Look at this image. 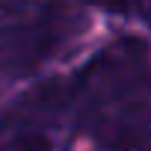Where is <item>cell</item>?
<instances>
[{
	"mask_svg": "<svg viewBox=\"0 0 151 151\" xmlns=\"http://www.w3.org/2000/svg\"><path fill=\"white\" fill-rule=\"evenodd\" d=\"M74 130L98 151H151V53L145 36H119L71 74Z\"/></svg>",
	"mask_w": 151,
	"mask_h": 151,
	"instance_id": "cell-1",
	"label": "cell"
},
{
	"mask_svg": "<svg viewBox=\"0 0 151 151\" xmlns=\"http://www.w3.org/2000/svg\"><path fill=\"white\" fill-rule=\"evenodd\" d=\"M74 130V83L47 77L0 113V151H59Z\"/></svg>",
	"mask_w": 151,
	"mask_h": 151,
	"instance_id": "cell-3",
	"label": "cell"
},
{
	"mask_svg": "<svg viewBox=\"0 0 151 151\" xmlns=\"http://www.w3.org/2000/svg\"><path fill=\"white\" fill-rule=\"evenodd\" d=\"M80 6H95V9H104L110 15H124V18H139L145 21V12H148V0H77Z\"/></svg>",
	"mask_w": 151,
	"mask_h": 151,
	"instance_id": "cell-4",
	"label": "cell"
},
{
	"mask_svg": "<svg viewBox=\"0 0 151 151\" xmlns=\"http://www.w3.org/2000/svg\"><path fill=\"white\" fill-rule=\"evenodd\" d=\"M89 30V12L68 0H36L0 21V83L42 71Z\"/></svg>",
	"mask_w": 151,
	"mask_h": 151,
	"instance_id": "cell-2",
	"label": "cell"
}]
</instances>
